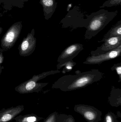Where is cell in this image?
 <instances>
[{
	"label": "cell",
	"instance_id": "obj_2",
	"mask_svg": "<svg viewBox=\"0 0 121 122\" xmlns=\"http://www.w3.org/2000/svg\"><path fill=\"white\" fill-rule=\"evenodd\" d=\"M117 10L114 11L101 9L88 16L89 25L84 36L86 40L96 36L117 15Z\"/></svg>",
	"mask_w": 121,
	"mask_h": 122
},
{
	"label": "cell",
	"instance_id": "obj_5",
	"mask_svg": "<svg viewBox=\"0 0 121 122\" xmlns=\"http://www.w3.org/2000/svg\"><path fill=\"white\" fill-rule=\"evenodd\" d=\"M21 22L15 23L8 29L1 40V47L4 51L10 49L18 39L21 32Z\"/></svg>",
	"mask_w": 121,
	"mask_h": 122
},
{
	"label": "cell",
	"instance_id": "obj_19",
	"mask_svg": "<svg viewBox=\"0 0 121 122\" xmlns=\"http://www.w3.org/2000/svg\"><path fill=\"white\" fill-rule=\"evenodd\" d=\"M117 120L116 115L113 112H109L105 115L104 122H115Z\"/></svg>",
	"mask_w": 121,
	"mask_h": 122
},
{
	"label": "cell",
	"instance_id": "obj_20",
	"mask_svg": "<svg viewBox=\"0 0 121 122\" xmlns=\"http://www.w3.org/2000/svg\"><path fill=\"white\" fill-rule=\"evenodd\" d=\"M111 69L112 71L116 70V71L117 74L119 77V80L118 82H120L121 81V62L115 64L112 66L111 68Z\"/></svg>",
	"mask_w": 121,
	"mask_h": 122
},
{
	"label": "cell",
	"instance_id": "obj_12",
	"mask_svg": "<svg viewBox=\"0 0 121 122\" xmlns=\"http://www.w3.org/2000/svg\"><path fill=\"white\" fill-rule=\"evenodd\" d=\"M40 3L43 7L45 18L49 19L55 11L57 3L56 0H40Z\"/></svg>",
	"mask_w": 121,
	"mask_h": 122
},
{
	"label": "cell",
	"instance_id": "obj_7",
	"mask_svg": "<svg viewBox=\"0 0 121 122\" xmlns=\"http://www.w3.org/2000/svg\"><path fill=\"white\" fill-rule=\"evenodd\" d=\"M83 49V45L79 43L74 44L67 47L58 58L57 70L61 69V66L66 62L72 61Z\"/></svg>",
	"mask_w": 121,
	"mask_h": 122
},
{
	"label": "cell",
	"instance_id": "obj_13",
	"mask_svg": "<svg viewBox=\"0 0 121 122\" xmlns=\"http://www.w3.org/2000/svg\"><path fill=\"white\" fill-rule=\"evenodd\" d=\"M109 102L111 106L118 107L121 105V89L113 86L110 95L109 97Z\"/></svg>",
	"mask_w": 121,
	"mask_h": 122
},
{
	"label": "cell",
	"instance_id": "obj_15",
	"mask_svg": "<svg viewBox=\"0 0 121 122\" xmlns=\"http://www.w3.org/2000/svg\"><path fill=\"white\" fill-rule=\"evenodd\" d=\"M43 119V117H38L35 114H30L17 116L14 120L16 122H39Z\"/></svg>",
	"mask_w": 121,
	"mask_h": 122
},
{
	"label": "cell",
	"instance_id": "obj_24",
	"mask_svg": "<svg viewBox=\"0 0 121 122\" xmlns=\"http://www.w3.org/2000/svg\"><path fill=\"white\" fill-rule=\"evenodd\" d=\"M115 122H118V120H117Z\"/></svg>",
	"mask_w": 121,
	"mask_h": 122
},
{
	"label": "cell",
	"instance_id": "obj_16",
	"mask_svg": "<svg viewBox=\"0 0 121 122\" xmlns=\"http://www.w3.org/2000/svg\"><path fill=\"white\" fill-rule=\"evenodd\" d=\"M56 122H75L74 118L72 115L58 114Z\"/></svg>",
	"mask_w": 121,
	"mask_h": 122
},
{
	"label": "cell",
	"instance_id": "obj_21",
	"mask_svg": "<svg viewBox=\"0 0 121 122\" xmlns=\"http://www.w3.org/2000/svg\"><path fill=\"white\" fill-rule=\"evenodd\" d=\"M58 114L57 112H55L50 114L46 119L44 120L43 122H56Z\"/></svg>",
	"mask_w": 121,
	"mask_h": 122
},
{
	"label": "cell",
	"instance_id": "obj_8",
	"mask_svg": "<svg viewBox=\"0 0 121 122\" xmlns=\"http://www.w3.org/2000/svg\"><path fill=\"white\" fill-rule=\"evenodd\" d=\"M35 31L33 29L31 33H28L19 44L18 49L19 54L22 57H27L32 54L36 47V39L35 37Z\"/></svg>",
	"mask_w": 121,
	"mask_h": 122
},
{
	"label": "cell",
	"instance_id": "obj_22",
	"mask_svg": "<svg viewBox=\"0 0 121 122\" xmlns=\"http://www.w3.org/2000/svg\"><path fill=\"white\" fill-rule=\"evenodd\" d=\"M4 50L0 48V65H1L4 61V56H3Z\"/></svg>",
	"mask_w": 121,
	"mask_h": 122
},
{
	"label": "cell",
	"instance_id": "obj_9",
	"mask_svg": "<svg viewBox=\"0 0 121 122\" xmlns=\"http://www.w3.org/2000/svg\"><path fill=\"white\" fill-rule=\"evenodd\" d=\"M121 45L111 51L96 56H90L83 62L85 64H100L104 62L112 60L121 56Z\"/></svg>",
	"mask_w": 121,
	"mask_h": 122
},
{
	"label": "cell",
	"instance_id": "obj_3",
	"mask_svg": "<svg viewBox=\"0 0 121 122\" xmlns=\"http://www.w3.org/2000/svg\"><path fill=\"white\" fill-rule=\"evenodd\" d=\"M59 70H51L42 72L37 75H34L31 79L20 84L16 87L15 90L20 94H27L40 92L48 83L37 82L39 80L45 78L49 75L60 73Z\"/></svg>",
	"mask_w": 121,
	"mask_h": 122
},
{
	"label": "cell",
	"instance_id": "obj_11",
	"mask_svg": "<svg viewBox=\"0 0 121 122\" xmlns=\"http://www.w3.org/2000/svg\"><path fill=\"white\" fill-rule=\"evenodd\" d=\"M24 110L23 105L3 109L0 110V122H9L14 119Z\"/></svg>",
	"mask_w": 121,
	"mask_h": 122
},
{
	"label": "cell",
	"instance_id": "obj_1",
	"mask_svg": "<svg viewBox=\"0 0 121 122\" xmlns=\"http://www.w3.org/2000/svg\"><path fill=\"white\" fill-rule=\"evenodd\" d=\"M79 72L61 77L52 85V88L65 92L80 89L100 81L104 76L103 73L96 69Z\"/></svg>",
	"mask_w": 121,
	"mask_h": 122
},
{
	"label": "cell",
	"instance_id": "obj_10",
	"mask_svg": "<svg viewBox=\"0 0 121 122\" xmlns=\"http://www.w3.org/2000/svg\"><path fill=\"white\" fill-rule=\"evenodd\" d=\"M101 46L91 52V56L99 55L114 50L121 45V36L112 37L106 39Z\"/></svg>",
	"mask_w": 121,
	"mask_h": 122
},
{
	"label": "cell",
	"instance_id": "obj_4",
	"mask_svg": "<svg viewBox=\"0 0 121 122\" xmlns=\"http://www.w3.org/2000/svg\"><path fill=\"white\" fill-rule=\"evenodd\" d=\"M88 16L85 18L79 6H75L61 20L60 23L62 24V27L65 28H70L75 29L83 27L87 28L89 25Z\"/></svg>",
	"mask_w": 121,
	"mask_h": 122
},
{
	"label": "cell",
	"instance_id": "obj_14",
	"mask_svg": "<svg viewBox=\"0 0 121 122\" xmlns=\"http://www.w3.org/2000/svg\"><path fill=\"white\" fill-rule=\"evenodd\" d=\"M121 36V20L117 22L112 26L108 32L104 35L102 40L99 41L104 42L105 40L109 38Z\"/></svg>",
	"mask_w": 121,
	"mask_h": 122
},
{
	"label": "cell",
	"instance_id": "obj_6",
	"mask_svg": "<svg viewBox=\"0 0 121 122\" xmlns=\"http://www.w3.org/2000/svg\"><path fill=\"white\" fill-rule=\"evenodd\" d=\"M74 110L81 115L87 122H99L101 120L102 112L93 106L76 105Z\"/></svg>",
	"mask_w": 121,
	"mask_h": 122
},
{
	"label": "cell",
	"instance_id": "obj_23",
	"mask_svg": "<svg viewBox=\"0 0 121 122\" xmlns=\"http://www.w3.org/2000/svg\"><path fill=\"white\" fill-rule=\"evenodd\" d=\"M2 31H3V29H2V28H1L0 26V35L1 34Z\"/></svg>",
	"mask_w": 121,
	"mask_h": 122
},
{
	"label": "cell",
	"instance_id": "obj_17",
	"mask_svg": "<svg viewBox=\"0 0 121 122\" xmlns=\"http://www.w3.org/2000/svg\"><path fill=\"white\" fill-rule=\"evenodd\" d=\"M121 5V0H108L105 1L103 5L100 6V8L104 7H111Z\"/></svg>",
	"mask_w": 121,
	"mask_h": 122
},
{
	"label": "cell",
	"instance_id": "obj_18",
	"mask_svg": "<svg viewBox=\"0 0 121 122\" xmlns=\"http://www.w3.org/2000/svg\"><path fill=\"white\" fill-rule=\"evenodd\" d=\"M76 64V63L73 61H70L67 62L63 65L61 67V68L63 67L64 66V68L63 69V73H65L67 72H69L72 70L73 67L75 66Z\"/></svg>",
	"mask_w": 121,
	"mask_h": 122
}]
</instances>
